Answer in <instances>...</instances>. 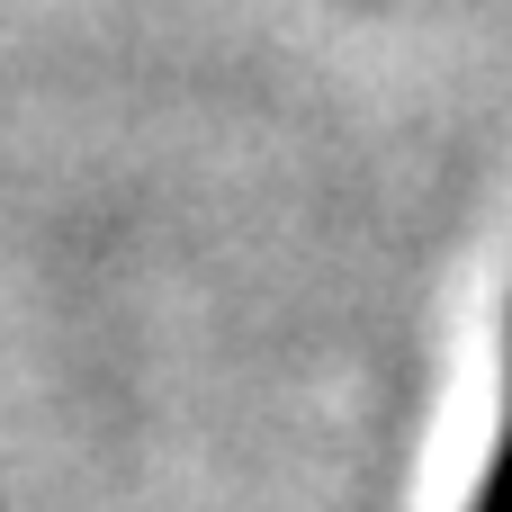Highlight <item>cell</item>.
I'll use <instances>...</instances> for the list:
<instances>
[{
    "label": "cell",
    "instance_id": "1",
    "mask_svg": "<svg viewBox=\"0 0 512 512\" xmlns=\"http://www.w3.org/2000/svg\"><path fill=\"white\" fill-rule=\"evenodd\" d=\"M468 512H512V405H504V441H495V459H486V477H477Z\"/></svg>",
    "mask_w": 512,
    "mask_h": 512
}]
</instances>
